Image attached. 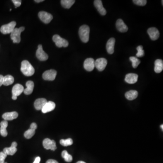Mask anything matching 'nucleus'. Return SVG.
<instances>
[{
    "instance_id": "obj_1",
    "label": "nucleus",
    "mask_w": 163,
    "mask_h": 163,
    "mask_svg": "<svg viewBox=\"0 0 163 163\" xmlns=\"http://www.w3.org/2000/svg\"><path fill=\"white\" fill-rule=\"evenodd\" d=\"M21 70L26 76H31L35 73V69L33 66L27 60H23L21 62Z\"/></svg>"
},
{
    "instance_id": "obj_2",
    "label": "nucleus",
    "mask_w": 163,
    "mask_h": 163,
    "mask_svg": "<svg viewBox=\"0 0 163 163\" xmlns=\"http://www.w3.org/2000/svg\"><path fill=\"white\" fill-rule=\"evenodd\" d=\"M80 38L84 43H87L89 39L90 28L87 25H83L79 29Z\"/></svg>"
},
{
    "instance_id": "obj_3",
    "label": "nucleus",
    "mask_w": 163,
    "mask_h": 163,
    "mask_svg": "<svg viewBox=\"0 0 163 163\" xmlns=\"http://www.w3.org/2000/svg\"><path fill=\"white\" fill-rule=\"evenodd\" d=\"M25 30V27H21L19 28H15L11 33V37L14 43H19L21 42V34Z\"/></svg>"
},
{
    "instance_id": "obj_4",
    "label": "nucleus",
    "mask_w": 163,
    "mask_h": 163,
    "mask_svg": "<svg viewBox=\"0 0 163 163\" xmlns=\"http://www.w3.org/2000/svg\"><path fill=\"white\" fill-rule=\"evenodd\" d=\"M53 40L56 45L59 48L67 47L69 45V42L65 39L61 38L58 35H55L53 37Z\"/></svg>"
},
{
    "instance_id": "obj_5",
    "label": "nucleus",
    "mask_w": 163,
    "mask_h": 163,
    "mask_svg": "<svg viewBox=\"0 0 163 163\" xmlns=\"http://www.w3.org/2000/svg\"><path fill=\"white\" fill-rule=\"evenodd\" d=\"M16 23L15 21H11L9 24L3 25L1 27L0 31L4 35L10 34L13 31L16 26Z\"/></svg>"
},
{
    "instance_id": "obj_6",
    "label": "nucleus",
    "mask_w": 163,
    "mask_h": 163,
    "mask_svg": "<svg viewBox=\"0 0 163 163\" xmlns=\"http://www.w3.org/2000/svg\"><path fill=\"white\" fill-rule=\"evenodd\" d=\"M108 61L105 58H99L95 61V67L99 71H103L106 67Z\"/></svg>"
},
{
    "instance_id": "obj_7",
    "label": "nucleus",
    "mask_w": 163,
    "mask_h": 163,
    "mask_svg": "<svg viewBox=\"0 0 163 163\" xmlns=\"http://www.w3.org/2000/svg\"><path fill=\"white\" fill-rule=\"evenodd\" d=\"M38 16L41 21L45 24L50 23L53 18L51 14L45 11H40L38 14Z\"/></svg>"
},
{
    "instance_id": "obj_8",
    "label": "nucleus",
    "mask_w": 163,
    "mask_h": 163,
    "mask_svg": "<svg viewBox=\"0 0 163 163\" xmlns=\"http://www.w3.org/2000/svg\"><path fill=\"white\" fill-rule=\"evenodd\" d=\"M57 71L54 69L46 71L43 73V78L45 80L53 81L55 79Z\"/></svg>"
},
{
    "instance_id": "obj_9",
    "label": "nucleus",
    "mask_w": 163,
    "mask_h": 163,
    "mask_svg": "<svg viewBox=\"0 0 163 163\" xmlns=\"http://www.w3.org/2000/svg\"><path fill=\"white\" fill-rule=\"evenodd\" d=\"M43 145L46 150H51L54 151L57 149L55 141L54 140H51L50 139H45L43 140Z\"/></svg>"
},
{
    "instance_id": "obj_10",
    "label": "nucleus",
    "mask_w": 163,
    "mask_h": 163,
    "mask_svg": "<svg viewBox=\"0 0 163 163\" xmlns=\"http://www.w3.org/2000/svg\"><path fill=\"white\" fill-rule=\"evenodd\" d=\"M36 55L37 58L40 61H45L49 58L48 55L43 50L42 45L38 46V49L36 51Z\"/></svg>"
},
{
    "instance_id": "obj_11",
    "label": "nucleus",
    "mask_w": 163,
    "mask_h": 163,
    "mask_svg": "<svg viewBox=\"0 0 163 163\" xmlns=\"http://www.w3.org/2000/svg\"><path fill=\"white\" fill-rule=\"evenodd\" d=\"M84 68L87 71L91 72L95 68V60L93 58H88L84 61Z\"/></svg>"
},
{
    "instance_id": "obj_12",
    "label": "nucleus",
    "mask_w": 163,
    "mask_h": 163,
    "mask_svg": "<svg viewBox=\"0 0 163 163\" xmlns=\"http://www.w3.org/2000/svg\"><path fill=\"white\" fill-rule=\"evenodd\" d=\"M17 146V143L16 142H13L11 144V147L5 148L3 150V152L7 154V155H13L17 151V149H16Z\"/></svg>"
},
{
    "instance_id": "obj_13",
    "label": "nucleus",
    "mask_w": 163,
    "mask_h": 163,
    "mask_svg": "<svg viewBox=\"0 0 163 163\" xmlns=\"http://www.w3.org/2000/svg\"><path fill=\"white\" fill-rule=\"evenodd\" d=\"M148 34L149 35L150 39L152 40H156L158 39L159 36V32L157 28L151 27L147 30Z\"/></svg>"
},
{
    "instance_id": "obj_14",
    "label": "nucleus",
    "mask_w": 163,
    "mask_h": 163,
    "mask_svg": "<svg viewBox=\"0 0 163 163\" xmlns=\"http://www.w3.org/2000/svg\"><path fill=\"white\" fill-rule=\"evenodd\" d=\"M94 4L96 8L97 9L99 13L101 15H102V16H105V15H106V10L104 8L101 1V0H95L94 1Z\"/></svg>"
},
{
    "instance_id": "obj_15",
    "label": "nucleus",
    "mask_w": 163,
    "mask_h": 163,
    "mask_svg": "<svg viewBox=\"0 0 163 163\" xmlns=\"http://www.w3.org/2000/svg\"><path fill=\"white\" fill-rule=\"evenodd\" d=\"M24 86L20 84H16L12 88V93L13 96H18L24 91Z\"/></svg>"
},
{
    "instance_id": "obj_16",
    "label": "nucleus",
    "mask_w": 163,
    "mask_h": 163,
    "mask_svg": "<svg viewBox=\"0 0 163 163\" xmlns=\"http://www.w3.org/2000/svg\"><path fill=\"white\" fill-rule=\"evenodd\" d=\"M116 27L118 30L122 33L127 32L128 28L121 19L117 20L116 22Z\"/></svg>"
},
{
    "instance_id": "obj_17",
    "label": "nucleus",
    "mask_w": 163,
    "mask_h": 163,
    "mask_svg": "<svg viewBox=\"0 0 163 163\" xmlns=\"http://www.w3.org/2000/svg\"><path fill=\"white\" fill-rule=\"evenodd\" d=\"M138 78V75L135 74H127L125 76V80L126 83L129 84H135L137 82Z\"/></svg>"
},
{
    "instance_id": "obj_18",
    "label": "nucleus",
    "mask_w": 163,
    "mask_h": 163,
    "mask_svg": "<svg viewBox=\"0 0 163 163\" xmlns=\"http://www.w3.org/2000/svg\"><path fill=\"white\" fill-rule=\"evenodd\" d=\"M55 104L53 101H47V103L45 105L43 108L41 110V111L44 113H49L50 111L54 110L55 108Z\"/></svg>"
},
{
    "instance_id": "obj_19",
    "label": "nucleus",
    "mask_w": 163,
    "mask_h": 163,
    "mask_svg": "<svg viewBox=\"0 0 163 163\" xmlns=\"http://www.w3.org/2000/svg\"><path fill=\"white\" fill-rule=\"evenodd\" d=\"M115 44V39L111 38L108 40L106 45L107 52L109 54H113L114 52V46Z\"/></svg>"
},
{
    "instance_id": "obj_20",
    "label": "nucleus",
    "mask_w": 163,
    "mask_h": 163,
    "mask_svg": "<svg viewBox=\"0 0 163 163\" xmlns=\"http://www.w3.org/2000/svg\"><path fill=\"white\" fill-rule=\"evenodd\" d=\"M47 102V100L46 99H43V98L37 99L34 103L35 108L37 110H41Z\"/></svg>"
},
{
    "instance_id": "obj_21",
    "label": "nucleus",
    "mask_w": 163,
    "mask_h": 163,
    "mask_svg": "<svg viewBox=\"0 0 163 163\" xmlns=\"http://www.w3.org/2000/svg\"><path fill=\"white\" fill-rule=\"evenodd\" d=\"M18 116V114L16 111H13L11 113H6L3 114L2 118L4 120H11L17 118Z\"/></svg>"
},
{
    "instance_id": "obj_22",
    "label": "nucleus",
    "mask_w": 163,
    "mask_h": 163,
    "mask_svg": "<svg viewBox=\"0 0 163 163\" xmlns=\"http://www.w3.org/2000/svg\"><path fill=\"white\" fill-rule=\"evenodd\" d=\"M1 128H0V134L3 137H6L8 134L6 128L8 126V122L6 120H3L0 123Z\"/></svg>"
},
{
    "instance_id": "obj_23",
    "label": "nucleus",
    "mask_w": 163,
    "mask_h": 163,
    "mask_svg": "<svg viewBox=\"0 0 163 163\" xmlns=\"http://www.w3.org/2000/svg\"><path fill=\"white\" fill-rule=\"evenodd\" d=\"M27 88L24 89V93L25 94L30 95L32 94L34 88V83L32 81H28L26 82Z\"/></svg>"
},
{
    "instance_id": "obj_24",
    "label": "nucleus",
    "mask_w": 163,
    "mask_h": 163,
    "mask_svg": "<svg viewBox=\"0 0 163 163\" xmlns=\"http://www.w3.org/2000/svg\"><path fill=\"white\" fill-rule=\"evenodd\" d=\"M163 69V61L162 60H156L154 62V71L159 74L161 73Z\"/></svg>"
},
{
    "instance_id": "obj_25",
    "label": "nucleus",
    "mask_w": 163,
    "mask_h": 163,
    "mask_svg": "<svg viewBox=\"0 0 163 163\" xmlns=\"http://www.w3.org/2000/svg\"><path fill=\"white\" fill-rule=\"evenodd\" d=\"M138 95V91L136 90H130L125 93V96L128 100H133L137 98Z\"/></svg>"
},
{
    "instance_id": "obj_26",
    "label": "nucleus",
    "mask_w": 163,
    "mask_h": 163,
    "mask_svg": "<svg viewBox=\"0 0 163 163\" xmlns=\"http://www.w3.org/2000/svg\"><path fill=\"white\" fill-rule=\"evenodd\" d=\"M75 2L74 0H62L61 1V4L64 8L69 9Z\"/></svg>"
},
{
    "instance_id": "obj_27",
    "label": "nucleus",
    "mask_w": 163,
    "mask_h": 163,
    "mask_svg": "<svg viewBox=\"0 0 163 163\" xmlns=\"http://www.w3.org/2000/svg\"><path fill=\"white\" fill-rule=\"evenodd\" d=\"M14 82V78L13 76L10 75H7L4 77L3 85L5 86H9L12 84Z\"/></svg>"
},
{
    "instance_id": "obj_28",
    "label": "nucleus",
    "mask_w": 163,
    "mask_h": 163,
    "mask_svg": "<svg viewBox=\"0 0 163 163\" xmlns=\"http://www.w3.org/2000/svg\"><path fill=\"white\" fill-rule=\"evenodd\" d=\"M62 156L64 159L65 161L67 162H71L73 160L72 155L69 154L66 150H64L62 152Z\"/></svg>"
},
{
    "instance_id": "obj_29",
    "label": "nucleus",
    "mask_w": 163,
    "mask_h": 163,
    "mask_svg": "<svg viewBox=\"0 0 163 163\" xmlns=\"http://www.w3.org/2000/svg\"><path fill=\"white\" fill-rule=\"evenodd\" d=\"M130 60L132 62V67H133L134 69L137 68L140 63V60L138 59H137L136 57H133V56L130 57Z\"/></svg>"
},
{
    "instance_id": "obj_30",
    "label": "nucleus",
    "mask_w": 163,
    "mask_h": 163,
    "mask_svg": "<svg viewBox=\"0 0 163 163\" xmlns=\"http://www.w3.org/2000/svg\"><path fill=\"white\" fill-rule=\"evenodd\" d=\"M73 141L72 139L68 138L67 139H62L60 140V144L64 146H68L72 145Z\"/></svg>"
},
{
    "instance_id": "obj_31",
    "label": "nucleus",
    "mask_w": 163,
    "mask_h": 163,
    "mask_svg": "<svg viewBox=\"0 0 163 163\" xmlns=\"http://www.w3.org/2000/svg\"><path fill=\"white\" fill-rule=\"evenodd\" d=\"M35 130L32 129L30 128L26 130L24 133V136L26 139H30L32 138V136L35 135Z\"/></svg>"
},
{
    "instance_id": "obj_32",
    "label": "nucleus",
    "mask_w": 163,
    "mask_h": 163,
    "mask_svg": "<svg viewBox=\"0 0 163 163\" xmlns=\"http://www.w3.org/2000/svg\"><path fill=\"white\" fill-rule=\"evenodd\" d=\"M137 50V53L136 54V57H142L144 55V51L143 49V46L142 45H140L136 48Z\"/></svg>"
},
{
    "instance_id": "obj_33",
    "label": "nucleus",
    "mask_w": 163,
    "mask_h": 163,
    "mask_svg": "<svg viewBox=\"0 0 163 163\" xmlns=\"http://www.w3.org/2000/svg\"><path fill=\"white\" fill-rule=\"evenodd\" d=\"M133 2L140 6H145L147 3V1L146 0H133Z\"/></svg>"
},
{
    "instance_id": "obj_34",
    "label": "nucleus",
    "mask_w": 163,
    "mask_h": 163,
    "mask_svg": "<svg viewBox=\"0 0 163 163\" xmlns=\"http://www.w3.org/2000/svg\"><path fill=\"white\" fill-rule=\"evenodd\" d=\"M7 154L3 152H0V163H5V160L7 157Z\"/></svg>"
},
{
    "instance_id": "obj_35",
    "label": "nucleus",
    "mask_w": 163,
    "mask_h": 163,
    "mask_svg": "<svg viewBox=\"0 0 163 163\" xmlns=\"http://www.w3.org/2000/svg\"><path fill=\"white\" fill-rule=\"evenodd\" d=\"M12 1L15 5V7L17 8V7L20 6L21 5V1H22L21 0H12Z\"/></svg>"
},
{
    "instance_id": "obj_36",
    "label": "nucleus",
    "mask_w": 163,
    "mask_h": 163,
    "mask_svg": "<svg viewBox=\"0 0 163 163\" xmlns=\"http://www.w3.org/2000/svg\"><path fill=\"white\" fill-rule=\"evenodd\" d=\"M37 125L35 123H32L31 125H30V128L32 129L35 130L37 129Z\"/></svg>"
},
{
    "instance_id": "obj_37",
    "label": "nucleus",
    "mask_w": 163,
    "mask_h": 163,
    "mask_svg": "<svg viewBox=\"0 0 163 163\" xmlns=\"http://www.w3.org/2000/svg\"><path fill=\"white\" fill-rule=\"evenodd\" d=\"M3 79H4V76L2 75H0V86L3 85Z\"/></svg>"
},
{
    "instance_id": "obj_38",
    "label": "nucleus",
    "mask_w": 163,
    "mask_h": 163,
    "mask_svg": "<svg viewBox=\"0 0 163 163\" xmlns=\"http://www.w3.org/2000/svg\"><path fill=\"white\" fill-rule=\"evenodd\" d=\"M46 163H59L56 160L54 159H50L47 160Z\"/></svg>"
},
{
    "instance_id": "obj_39",
    "label": "nucleus",
    "mask_w": 163,
    "mask_h": 163,
    "mask_svg": "<svg viewBox=\"0 0 163 163\" xmlns=\"http://www.w3.org/2000/svg\"><path fill=\"white\" fill-rule=\"evenodd\" d=\"M40 157H36L33 163H40Z\"/></svg>"
},
{
    "instance_id": "obj_40",
    "label": "nucleus",
    "mask_w": 163,
    "mask_h": 163,
    "mask_svg": "<svg viewBox=\"0 0 163 163\" xmlns=\"http://www.w3.org/2000/svg\"><path fill=\"white\" fill-rule=\"evenodd\" d=\"M44 0H35V1L37 2V3H39V2H42V1H44Z\"/></svg>"
},
{
    "instance_id": "obj_41",
    "label": "nucleus",
    "mask_w": 163,
    "mask_h": 163,
    "mask_svg": "<svg viewBox=\"0 0 163 163\" xmlns=\"http://www.w3.org/2000/svg\"><path fill=\"white\" fill-rule=\"evenodd\" d=\"M85 163V162H84V161H78V162H77V163Z\"/></svg>"
},
{
    "instance_id": "obj_42",
    "label": "nucleus",
    "mask_w": 163,
    "mask_h": 163,
    "mask_svg": "<svg viewBox=\"0 0 163 163\" xmlns=\"http://www.w3.org/2000/svg\"><path fill=\"white\" fill-rule=\"evenodd\" d=\"M160 127H161V128H162V130H163V125H160Z\"/></svg>"
},
{
    "instance_id": "obj_43",
    "label": "nucleus",
    "mask_w": 163,
    "mask_h": 163,
    "mask_svg": "<svg viewBox=\"0 0 163 163\" xmlns=\"http://www.w3.org/2000/svg\"><path fill=\"white\" fill-rule=\"evenodd\" d=\"M162 1V5H163V1Z\"/></svg>"
},
{
    "instance_id": "obj_44",
    "label": "nucleus",
    "mask_w": 163,
    "mask_h": 163,
    "mask_svg": "<svg viewBox=\"0 0 163 163\" xmlns=\"http://www.w3.org/2000/svg\"><path fill=\"white\" fill-rule=\"evenodd\" d=\"M6 163V162H5V163Z\"/></svg>"
}]
</instances>
